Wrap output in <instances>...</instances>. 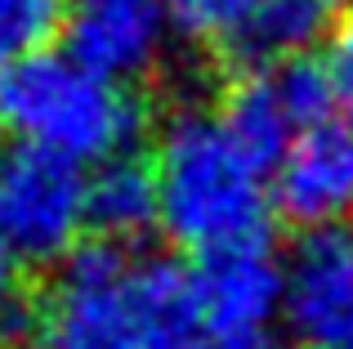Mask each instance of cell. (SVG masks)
<instances>
[{"instance_id":"6da1fadb","label":"cell","mask_w":353,"mask_h":349,"mask_svg":"<svg viewBox=\"0 0 353 349\" xmlns=\"http://www.w3.org/2000/svg\"><path fill=\"white\" fill-rule=\"evenodd\" d=\"M32 327L36 349H219L188 264L99 237L54 264Z\"/></svg>"},{"instance_id":"7a4b0ae2","label":"cell","mask_w":353,"mask_h":349,"mask_svg":"<svg viewBox=\"0 0 353 349\" xmlns=\"http://www.w3.org/2000/svg\"><path fill=\"white\" fill-rule=\"evenodd\" d=\"M161 228L192 255L268 237L273 179L268 166L224 126L219 112L179 108L157 139Z\"/></svg>"},{"instance_id":"3957f363","label":"cell","mask_w":353,"mask_h":349,"mask_svg":"<svg viewBox=\"0 0 353 349\" xmlns=\"http://www.w3.org/2000/svg\"><path fill=\"white\" fill-rule=\"evenodd\" d=\"M0 126L18 134V143L99 166L130 152L143 130V103L121 81L85 68L77 54L41 50L5 72Z\"/></svg>"},{"instance_id":"277c9868","label":"cell","mask_w":353,"mask_h":349,"mask_svg":"<svg viewBox=\"0 0 353 349\" xmlns=\"http://www.w3.org/2000/svg\"><path fill=\"white\" fill-rule=\"evenodd\" d=\"M90 174L81 161L50 148L18 143L0 157V233L23 264H59L77 251L85 215Z\"/></svg>"},{"instance_id":"5b68a950","label":"cell","mask_w":353,"mask_h":349,"mask_svg":"<svg viewBox=\"0 0 353 349\" xmlns=\"http://www.w3.org/2000/svg\"><path fill=\"white\" fill-rule=\"evenodd\" d=\"M331 108H336V86H331L327 63H313L304 54V59H291V63L246 72L224 94L219 117L273 170L295 134L327 121Z\"/></svg>"},{"instance_id":"8992f818","label":"cell","mask_w":353,"mask_h":349,"mask_svg":"<svg viewBox=\"0 0 353 349\" xmlns=\"http://www.w3.org/2000/svg\"><path fill=\"white\" fill-rule=\"evenodd\" d=\"M282 318L304 349H353V233L304 228L286 255Z\"/></svg>"},{"instance_id":"52a82bcc","label":"cell","mask_w":353,"mask_h":349,"mask_svg":"<svg viewBox=\"0 0 353 349\" xmlns=\"http://www.w3.org/2000/svg\"><path fill=\"white\" fill-rule=\"evenodd\" d=\"M174 32L170 0H68V54L112 81H143L161 68Z\"/></svg>"},{"instance_id":"ba28073f","label":"cell","mask_w":353,"mask_h":349,"mask_svg":"<svg viewBox=\"0 0 353 349\" xmlns=\"http://www.w3.org/2000/svg\"><path fill=\"white\" fill-rule=\"evenodd\" d=\"M201 318L215 345L264 336V327L282 314L286 300V260H277L268 237L237 242L197 255L192 264Z\"/></svg>"},{"instance_id":"9c48e42d","label":"cell","mask_w":353,"mask_h":349,"mask_svg":"<svg viewBox=\"0 0 353 349\" xmlns=\"http://www.w3.org/2000/svg\"><path fill=\"white\" fill-rule=\"evenodd\" d=\"M273 210L295 228H331L353 215V126L318 121L273 166Z\"/></svg>"},{"instance_id":"30bf717a","label":"cell","mask_w":353,"mask_h":349,"mask_svg":"<svg viewBox=\"0 0 353 349\" xmlns=\"http://www.w3.org/2000/svg\"><path fill=\"white\" fill-rule=\"evenodd\" d=\"M90 233L99 242L139 246L161 224V192H157V166L139 152H117L99 161L85 192Z\"/></svg>"},{"instance_id":"8fae6325","label":"cell","mask_w":353,"mask_h":349,"mask_svg":"<svg viewBox=\"0 0 353 349\" xmlns=\"http://www.w3.org/2000/svg\"><path fill=\"white\" fill-rule=\"evenodd\" d=\"M322 27H327L322 0H264L250 14V23L228 41V59H237L246 72L304 59L322 36Z\"/></svg>"},{"instance_id":"7c38bea8","label":"cell","mask_w":353,"mask_h":349,"mask_svg":"<svg viewBox=\"0 0 353 349\" xmlns=\"http://www.w3.org/2000/svg\"><path fill=\"white\" fill-rule=\"evenodd\" d=\"M63 0H0V72L41 54L63 32Z\"/></svg>"},{"instance_id":"4fadbf2b","label":"cell","mask_w":353,"mask_h":349,"mask_svg":"<svg viewBox=\"0 0 353 349\" xmlns=\"http://www.w3.org/2000/svg\"><path fill=\"white\" fill-rule=\"evenodd\" d=\"M174 5V23H179V36L201 45H224L250 23L264 0H170Z\"/></svg>"},{"instance_id":"5bb4252c","label":"cell","mask_w":353,"mask_h":349,"mask_svg":"<svg viewBox=\"0 0 353 349\" xmlns=\"http://www.w3.org/2000/svg\"><path fill=\"white\" fill-rule=\"evenodd\" d=\"M327 72H331V86H336V108H340V117L353 126V23L340 27V36L331 41Z\"/></svg>"},{"instance_id":"9a60e30c","label":"cell","mask_w":353,"mask_h":349,"mask_svg":"<svg viewBox=\"0 0 353 349\" xmlns=\"http://www.w3.org/2000/svg\"><path fill=\"white\" fill-rule=\"evenodd\" d=\"M18 255L14 246L5 242V233H0V332L9 327V318L18 314Z\"/></svg>"},{"instance_id":"2e32d148","label":"cell","mask_w":353,"mask_h":349,"mask_svg":"<svg viewBox=\"0 0 353 349\" xmlns=\"http://www.w3.org/2000/svg\"><path fill=\"white\" fill-rule=\"evenodd\" d=\"M219 349H295V345H277V341H268V336H250V341H228Z\"/></svg>"},{"instance_id":"e0dca14e","label":"cell","mask_w":353,"mask_h":349,"mask_svg":"<svg viewBox=\"0 0 353 349\" xmlns=\"http://www.w3.org/2000/svg\"><path fill=\"white\" fill-rule=\"evenodd\" d=\"M0 103H5V72H0Z\"/></svg>"},{"instance_id":"ac0fdd59","label":"cell","mask_w":353,"mask_h":349,"mask_svg":"<svg viewBox=\"0 0 353 349\" xmlns=\"http://www.w3.org/2000/svg\"><path fill=\"white\" fill-rule=\"evenodd\" d=\"M322 5H327V9H331V5H349V0H322Z\"/></svg>"},{"instance_id":"d6986e66","label":"cell","mask_w":353,"mask_h":349,"mask_svg":"<svg viewBox=\"0 0 353 349\" xmlns=\"http://www.w3.org/2000/svg\"><path fill=\"white\" fill-rule=\"evenodd\" d=\"M0 349H18V345H0Z\"/></svg>"}]
</instances>
